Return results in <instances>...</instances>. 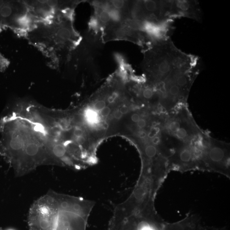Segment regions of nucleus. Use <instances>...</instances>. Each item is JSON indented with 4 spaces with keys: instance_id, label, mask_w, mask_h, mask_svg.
<instances>
[{
    "instance_id": "nucleus-1",
    "label": "nucleus",
    "mask_w": 230,
    "mask_h": 230,
    "mask_svg": "<svg viewBox=\"0 0 230 230\" xmlns=\"http://www.w3.org/2000/svg\"><path fill=\"white\" fill-rule=\"evenodd\" d=\"M74 10L69 9L45 20L36 21L24 37L57 68L66 52L78 45L80 38L73 25Z\"/></svg>"
},
{
    "instance_id": "nucleus-2",
    "label": "nucleus",
    "mask_w": 230,
    "mask_h": 230,
    "mask_svg": "<svg viewBox=\"0 0 230 230\" xmlns=\"http://www.w3.org/2000/svg\"><path fill=\"white\" fill-rule=\"evenodd\" d=\"M146 51L143 67L155 84L163 82L176 67L190 60L191 55L178 49L170 38L153 44Z\"/></svg>"
},
{
    "instance_id": "nucleus-3",
    "label": "nucleus",
    "mask_w": 230,
    "mask_h": 230,
    "mask_svg": "<svg viewBox=\"0 0 230 230\" xmlns=\"http://www.w3.org/2000/svg\"><path fill=\"white\" fill-rule=\"evenodd\" d=\"M164 127L169 135L186 144L195 141L204 133L196 123L187 104L178 105L167 113Z\"/></svg>"
},
{
    "instance_id": "nucleus-4",
    "label": "nucleus",
    "mask_w": 230,
    "mask_h": 230,
    "mask_svg": "<svg viewBox=\"0 0 230 230\" xmlns=\"http://www.w3.org/2000/svg\"><path fill=\"white\" fill-rule=\"evenodd\" d=\"M59 210L49 191L33 203L29 210L28 222L30 230H56Z\"/></svg>"
},
{
    "instance_id": "nucleus-5",
    "label": "nucleus",
    "mask_w": 230,
    "mask_h": 230,
    "mask_svg": "<svg viewBox=\"0 0 230 230\" xmlns=\"http://www.w3.org/2000/svg\"><path fill=\"white\" fill-rule=\"evenodd\" d=\"M230 144L212 138L207 134L203 161L204 171L220 174L230 178Z\"/></svg>"
},
{
    "instance_id": "nucleus-6",
    "label": "nucleus",
    "mask_w": 230,
    "mask_h": 230,
    "mask_svg": "<svg viewBox=\"0 0 230 230\" xmlns=\"http://www.w3.org/2000/svg\"><path fill=\"white\" fill-rule=\"evenodd\" d=\"M24 2L35 22L51 18L69 9H74L78 3L77 2L50 0Z\"/></svg>"
},
{
    "instance_id": "nucleus-7",
    "label": "nucleus",
    "mask_w": 230,
    "mask_h": 230,
    "mask_svg": "<svg viewBox=\"0 0 230 230\" xmlns=\"http://www.w3.org/2000/svg\"><path fill=\"white\" fill-rule=\"evenodd\" d=\"M49 191L56 201L59 210L71 211L89 217L94 207V202L81 197L58 193L52 190Z\"/></svg>"
},
{
    "instance_id": "nucleus-8",
    "label": "nucleus",
    "mask_w": 230,
    "mask_h": 230,
    "mask_svg": "<svg viewBox=\"0 0 230 230\" xmlns=\"http://www.w3.org/2000/svg\"><path fill=\"white\" fill-rule=\"evenodd\" d=\"M88 219L73 212L59 210L56 230H86Z\"/></svg>"
},
{
    "instance_id": "nucleus-9",
    "label": "nucleus",
    "mask_w": 230,
    "mask_h": 230,
    "mask_svg": "<svg viewBox=\"0 0 230 230\" xmlns=\"http://www.w3.org/2000/svg\"><path fill=\"white\" fill-rule=\"evenodd\" d=\"M185 17L200 21L201 11L197 2L195 1H172V18Z\"/></svg>"
},
{
    "instance_id": "nucleus-10",
    "label": "nucleus",
    "mask_w": 230,
    "mask_h": 230,
    "mask_svg": "<svg viewBox=\"0 0 230 230\" xmlns=\"http://www.w3.org/2000/svg\"><path fill=\"white\" fill-rule=\"evenodd\" d=\"M108 13L110 17V20L111 19L113 21L117 22H119L121 20V14L118 9L115 8H111V9H110Z\"/></svg>"
},
{
    "instance_id": "nucleus-11",
    "label": "nucleus",
    "mask_w": 230,
    "mask_h": 230,
    "mask_svg": "<svg viewBox=\"0 0 230 230\" xmlns=\"http://www.w3.org/2000/svg\"><path fill=\"white\" fill-rule=\"evenodd\" d=\"M98 16L99 21L102 23H108L110 21V17L107 12L103 10L101 11L99 13Z\"/></svg>"
},
{
    "instance_id": "nucleus-12",
    "label": "nucleus",
    "mask_w": 230,
    "mask_h": 230,
    "mask_svg": "<svg viewBox=\"0 0 230 230\" xmlns=\"http://www.w3.org/2000/svg\"><path fill=\"white\" fill-rule=\"evenodd\" d=\"M112 6L117 9H121L125 6V2L123 1H112L110 2Z\"/></svg>"
},
{
    "instance_id": "nucleus-13",
    "label": "nucleus",
    "mask_w": 230,
    "mask_h": 230,
    "mask_svg": "<svg viewBox=\"0 0 230 230\" xmlns=\"http://www.w3.org/2000/svg\"><path fill=\"white\" fill-rule=\"evenodd\" d=\"M106 106V103L104 101H100L95 103L94 108L96 111H101Z\"/></svg>"
},
{
    "instance_id": "nucleus-14",
    "label": "nucleus",
    "mask_w": 230,
    "mask_h": 230,
    "mask_svg": "<svg viewBox=\"0 0 230 230\" xmlns=\"http://www.w3.org/2000/svg\"><path fill=\"white\" fill-rule=\"evenodd\" d=\"M90 26L91 28L93 30H96L98 28L99 22L98 20L95 18H92L90 22Z\"/></svg>"
},
{
    "instance_id": "nucleus-15",
    "label": "nucleus",
    "mask_w": 230,
    "mask_h": 230,
    "mask_svg": "<svg viewBox=\"0 0 230 230\" xmlns=\"http://www.w3.org/2000/svg\"><path fill=\"white\" fill-rule=\"evenodd\" d=\"M137 125L139 128H145L147 126V121L145 119H140L137 122Z\"/></svg>"
},
{
    "instance_id": "nucleus-16",
    "label": "nucleus",
    "mask_w": 230,
    "mask_h": 230,
    "mask_svg": "<svg viewBox=\"0 0 230 230\" xmlns=\"http://www.w3.org/2000/svg\"><path fill=\"white\" fill-rule=\"evenodd\" d=\"M111 110L109 107H105L101 111V115L103 117H106L109 116Z\"/></svg>"
},
{
    "instance_id": "nucleus-17",
    "label": "nucleus",
    "mask_w": 230,
    "mask_h": 230,
    "mask_svg": "<svg viewBox=\"0 0 230 230\" xmlns=\"http://www.w3.org/2000/svg\"><path fill=\"white\" fill-rule=\"evenodd\" d=\"M131 118L132 121L135 123H137L139 121V119H141L140 116L137 113L133 114Z\"/></svg>"
},
{
    "instance_id": "nucleus-18",
    "label": "nucleus",
    "mask_w": 230,
    "mask_h": 230,
    "mask_svg": "<svg viewBox=\"0 0 230 230\" xmlns=\"http://www.w3.org/2000/svg\"><path fill=\"white\" fill-rule=\"evenodd\" d=\"M74 134L77 137H80V136H82L83 131L80 129H76L74 131Z\"/></svg>"
},
{
    "instance_id": "nucleus-19",
    "label": "nucleus",
    "mask_w": 230,
    "mask_h": 230,
    "mask_svg": "<svg viewBox=\"0 0 230 230\" xmlns=\"http://www.w3.org/2000/svg\"><path fill=\"white\" fill-rule=\"evenodd\" d=\"M129 109L126 106H123L121 107L119 111L122 114H125L127 113L128 112Z\"/></svg>"
},
{
    "instance_id": "nucleus-20",
    "label": "nucleus",
    "mask_w": 230,
    "mask_h": 230,
    "mask_svg": "<svg viewBox=\"0 0 230 230\" xmlns=\"http://www.w3.org/2000/svg\"><path fill=\"white\" fill-rule=\"evenodd\" d=\"M76 141H77V142L78 143L79 145H82L84 143L85 139L83 136H80V137H77Z\"/></svg>"
},
{
    "instance_id": "nucleus-21",
    "label": "nucleus",
    "mask_w": 230,
    "mask_h": 230,
    "mask_svg": "<svg viewBox=\"0 0 230 230\" xmlns=\"http://www.w3.org/2000/svg\"><path fill=\"white\" fill-rule=\"evenodd\" d=\"M122 115L123 114L120 112L119 110H117L115 113L114 117L117 119H120L122 117Z\"/></svg>"
},
{
    "instance_id": "nucleus-22",
    "label": "nucleus",
    "mask_w": 230,
    "mask_h": 230,
    "mask_svg": "<svg viewBox=\"0 0 230 230\" xmlns=\"http://www.w3.org/2000/svg\"><path fill=\"white\" fill-rule=\"evenodd\" d=\"M116 97H117L116 94H113L111 96H110L109 97V99H108L109 102H113L114 100L116 98Z\"/></svg>"
},
{
    "instance_id": "nucleus-23",
    "label": "nucleus",
    "mask_w": 230,
    "mask_h": 230,
    "mask_svg": "<svg viewBox=\"0 0 230 230\" xmlns=\"http://www.w3.org/2000/svg\"><path fill=\"white\" fill-rule=\"evenodd\" d=\"M0 230H2V229H1V228H0Z\"/></svg>"
}]
</instances>
